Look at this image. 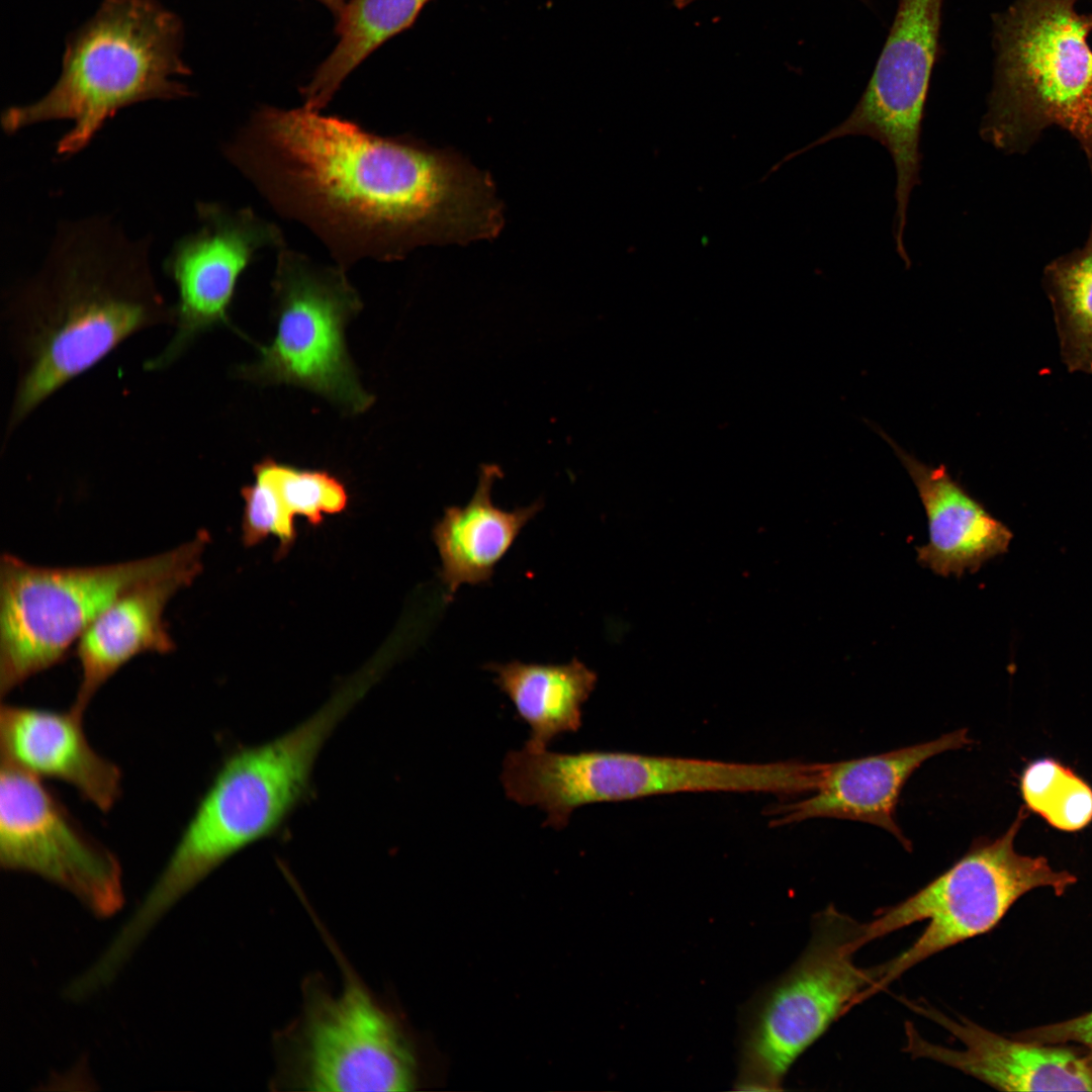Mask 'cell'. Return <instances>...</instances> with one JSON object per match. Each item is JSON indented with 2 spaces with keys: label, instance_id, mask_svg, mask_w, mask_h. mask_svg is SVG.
Wrapping results in <instances>:
<instances>
[{
  "label": "cell",
  "instance_id": "cell-1",
  "mask_svg": "<svg viewBox=\"0 0 1092 1092\" xmlns=\"http://www.w3.org/2000/svg\"><path fill=\"white\" fill-rule=\"evenodd\" d=\"M226 160L284 218L308 229L348 270L431 244L495 236L490 180L459 156L305 106H264L223 146Z\"/></svg>",
  "mask_w": 1092,
  "mask_h": 1092
},
{
  "label": "cell",
  "instance_id": "cell-2",
  "mask_svg": "<svg viewBox=\"0 0 1092 1092\" xmlns=\"http://www.w3.org/2000/svg\"><path fill=\"white\" fill-rule=\"evenodd\" d=\"M7 307L17 375L6 439L127 338L174 323L151 271L149 243L101 217L61 225L42 267Z\"/></svg>",
  "mask_w": 1092,
  "mask_h": 1092
},
{
  "label": "cell",
  "instance_id": "cell-3",
  "mask_svg": "<svg viewBox=\"0 0 1092 1092\" xmlns=\"http://www.w3.org/2000/svg\"><path fill=\"white\" fill-rule=\"evenodd\" d=\"M358 699L339 695L285 733L225 757L132 912L139 927L152 930L214 870L283 825L305 797L324 745Z\"/></svg>",
  "mask_w": 1092,
  "mask_h": 1092
},
{
  "label": "cell",
  "instance_id": "cell-4",
  "mask_svg": "<svg viewBox=\"0 0 1092 1092\" xmlns=\"http://www.w3.org/2000/svg\"><path fill=\"white\" fill-rule=\"evenodd\" d=\"M180 18L156 0H104L68 39L60 75L31 103L6 108L5 132L69 120L56 154L69 158L95 138L120 109L149 100H173L191 92L183 61Z\"/></svg>",
  "mask_w": 1092,
  "mask_h": 1092
},
{
  "label": "cell",
  "instance_id": "cell-5",
  "mask_svg": "<svg viewBox=\"0 0 1092 1092\" xmlns=\"http://www.w3.org/2000/svg\"><path fill=\"white\" fill-rule=\"evenodd\" d=\"M342 974L339 992L321 973L301 984L298 1014L272 1038L276 1091H411L416 1044L389 1002L355 971L307 899L302 901Z\"/></svg>",
  "mask_w": 1092,
  "mask_h": 1092
},
{
  "label": "cell",
  "instance_id": "cell-6",
  "mask_svg": "<svg viewBox=\"0 0 1092 1092\" xmlns=\"http://www.w3.org/2000/svg\"><path fill=\"white\" fill-rule=\"evenodd\" d=\"M1077 0H1016L994 17V81L982 139L1023 152L1058 125L1092 163V15Z\"/></svg>",
  "mask_w": 1092,
  "mask_h": 1092
},
{
  "label": "cell",
  "instance_id": "cell-7",
  "mask_svg": "<svg viewBox=\"0 0 1092 1092\" xmlns=\"http://www.w3.org/2000/svg\"><path fill=\"white\" fill-rule=\"evenodd\" d=\"M861 935L862 923L835 906L814 916L811 937L798 960L744 1007L736 1090H782L795 1062L859 1004L883 973L882 964L862 968L854 963Z\"/></svg>",
  "mask_w": 1092,
  "mask_h": 1092
},
{
  "label": "cell",
  "instance_id": "cell-8",
  "mask_svg": "<svg viewBox=\"0 0 1092 1092\" xmlns=\"http://www.w3.org/2000/svg\"><path fill=\"white\" fill-rule=\"evenodd\" d=\"M204 530L171 550L123 562L52 567L16 555L0 560V692L62 662L71 646L130 587L202 558Z\"/></svg>",
  "mask_w": 1092,
  "mask_h": 1092
},
{
  "label": "cell",
  "instance_id": "cell-9",
  "mask_svg": "<svg viewBox=\"0 0 1092 1092\" xmlns=\"http://www.w3.org/2000/svg\"><path fill=\"white\" fill-rule=\"evenodd\" d=\"M1021 807L1004 834L979 838L947 870L901 902L880 909L862 923V946L913 923L926 922L921 934L900 954L883 964L879 980L861 1001L885 990L928 958L992 930L1013 903L1028 891L1052 887L1062 895L1077 878L1051 868L1043 856L1021 855L1014 838L1027 817Z\"/></svg>",
  "mask_w": 1092,
  "mask_h": 1092
},
{
  "label": "cell",
  "instance_id": "cell-10",
  "mask_svg": "<svg viewBox=\"0 0 1092 1092\" xmlns=\"http://www.w3.org/2000/svg\"><path fill=\"white\" fill-rule=\"evenodd\" d=\"M346 273L336 263L278 250L271 282L275 337L259 347L258 361L241 367V376L305 388L347 414L366 412L374 396L361 385L345 339L347 324L363 304Z\"/></svg>",
  "mask_w": 1092,
  "mask_h": 1092
},
{
  "label": "cell",
  "instance_id": "cell-11",
  "mask_svg": "<svg viewBox=\"0 0 1092 1092\" xmlns=\"http://www.w3.org/2000/svg\"><path fill=\"white\" fill-rule=\"evenodd\" d=\"M943 0H898L889 34L869 83L850 114L797 155L846 135H867L891 155L896 169L893 238L904 246L909 197L919 184L924 108L939 49Z\"/></svg>",
  "mask_w": 1092,
  "mask_h": 1092
},
{
  "label": "cell",
  "instance_id": "cell-12",
  "mask_svg": "<svg viewBox=\"0 0 1092 1092\" xmlns=\"http://www.w3.org/2000/svg\"><path fill=\"white\" fill-rule=\"evenodd\" d=\"M0 863L69 892L108 918L124 904L118 858L83 830L42 780L1 760Z\"/></svg>",
  "mask_w": 1092,
  "mask_h": 1092
},
{
  "label": "cell",
  "instance_id": "cell-13",
  "mask_svg": "<svg viewBox=\"0 0 1092 1092\" xmlns=\"http://www.w3.org/2000/svg\"><path fill=\"white\" fill-rule=\"evenodd\" d=\"M199 226L180 238L163 268L177 290L174 334L165 348L145 363L159 371L175 363L203 333L229 324V309L239 278L266 248L286 247L282 230L251 207L196 204Z\"/></svg>",
  "mask_w": 1092,
  "mask_h": 1092
},
{
  "label": "cell",
  "instance_id": "cell-14",
  "mask_svg": "<svg viewBox=\"0 0 1092 1092\" xmlns=\"http://www.w3.org/2000/svg\"><path fill=\"white\" fill-rule=\"evenodd\" d=\"M913 1012L935 1022L962 1043L952 1049L923 1037L906 1021L904 1052L953 1068L1002 1091H1092V1057L1075 1048L1007 1037L923 999L900 997Z\"/></svg>",
  "mask_w": 1092,
  "mask_h": 1092
},
{
  "label": "cell",
  "instance_id": "cell-15",
  "mask_svg": "<svg viewBox=\"0 0 1092 1092\" xmlns=\"http://www.w3.org/2000/svg\"><path fill=\"white\" fill-rule=\"evenodd\" d=\"M971 742L968 729L960 728L927 742L826 763L818 788L808 798L771 808L770 825H788L811 818L860 821L887 830L905 849L911 850L910 840L896 821L903 787L927 759Z\"/></svg>",
  "mask_w": 1092,
  "mask_h": 1092
},
{
  "label": "cell",
  "instance_id": "cell-16",
  "mask_svg": "<svg viewBox=\"0 0 1092 1092\" xmlns=\"http://www.w3.org/2000/svg\"><path fill=\"white\" fill-rule=\"evenodd\" d=\"M83 715L73 707L53 711L2 703L1 760L40 780L65 782L105 813L120 798L122 775L89 743Z\"/></svg>",
  "mask_w": 1092,
  "mask_h": 1092
},
{
  "label": "cell",
  "instance_id": "cell-17",
  "mask_svg": "<svg viewBox=\"0 0 1092 1092\" xmlns=\"http://www.w3.org/2000/svg\"><path fill=\"white\" fill-rule=\"evenodd\" d=\"M201 559L130 587L96 617L76 644L81 679L71 707L85 713L101 687L138 655L176 649L164 612L170 600L199 575Z\"/></svg>",
  "mask_w": 1092,
  "mask_h": 1092
},
{
  "label": "cell",
  "instance_id": "cell-18",
  "mask_svg": "<svg viewBox=\"0 0 1092 1092\" xmlns=\"http://www.w3.org/2000/svg\"><path fill=\"white\" fill-rule=\"evenodd\" d=\"M921 498L928 521V543L916 547L917 561L941 576L977 571L1007 551L1012 533L957 480L944 465L931 466L903 450L883 431Z\"/></svg>",
  "mask_w": 1092,
  "mask_h": 1092
},
{
  "label": "cell",
  "instance_id": "cell-19",
  "mask_svg": "<svg viewBox=\"0 0 1092 1092\" xmlns=\"http://www.w3.org/2000/svg\"><path fill=\"white\" fill-rule=\"evenodd\" d=\"M500 476L496 465H483L469 502L447 507L432 530L447 600L463 584L489 582L497 563L543 508L542 500L512 511L496 507L491 488Z\"/></svg>",
  "mask_w": 1092,
  "mask_h": 1092
},
{
  "label": "cell",
  "instance_id": "cell-20",
  "mask_svg": "<svg viewBox=\"0 0 1092 1092\" xmlns=\"http://www.w3.org/2000/svg\"><path fill=\"white\" fill-rule=\"evenodd\" d=\"M485 668L495 674L494 684L529 725L526 746L547 748L556 737L581 727L582 706L597 674L577 658L566 663L492 662Z\"/></svg>",
  "mask_w": 1092,
  "mask_h": 1092
},
{
  "label": "cell",
  "instance_id": "cell-21",
  "mask_svg": "<svg viewBox=\"0 0 1092 1092\" xmlns=\"http://www.w3.org/2000/svg\"><path fill=\"white\" fill-rule=\"evenodd\" d=\"M431 0H348L339 15V40L309 83L303 106L320 111L343 81L385 40L413 24Z\"/></svg>",
  "mask_w": 1092,
  "mask_h": 1092
},
{
  "label": "cell",
  "instance_id": "cell-22",
  "mask_svg": "<svg viewBox=\"0 0 1092 1092\" xmlns=\"http://www.w3.org/2000/svg\"><path fill=\"white\" fill-rule=\"evenodd\" d=\"M1043 283L1055 312L1064 363L1070 372L1092 375V223L1081 249L1046 266Z\"/></svg>",
  "mask_w": 1092,
  "mask_h": 1092
},
{
  "label": "cell",
  "instance_id": "cell-23",
  "mask_svg": "<svg viewBox=\"0 0 1092 1092\" xmlns=\"http://www.w3.org/2000/svg\"><path fill=\"white\" fill-rule=\"evenodd\" d=\"M1025 807L1050 825L1077 831L1092 821V789L1070 767L1053 758L1037 759L1022 772Z\"/></svg>",
  "mask_w": 1092,
  "mask_h": 1092
},
{
  "label": "cell",
  "instance_id": "cell-24",
  "mask_svg": "<svg viewBox=\"0 0 1092 1092\" xmlns=\"http://www.w3.org/2000/svg\"><path fill=\"white\" fill-rule=\"evenodd\" d=\"M274 487L285 509L318 526L324 518L344 512L349 494L342 480L323 469H302L266 457L253 468Z\"/></svg>",
  "mask_w": 1092,
  "mask_h": 1092
},
{
  "label": "cell",
  "instance_id": "cell-25",
  "mask_svg": "<svg viewBox=\"0 0 1092 1092\" xmlns=\"http://www.w3.org/2000/svg\"><path fill=\"white\" fill-rule=\"evenodd\" d=\"M254 475L255 481L241 489L243 543L251 547L269 535L276 536L280 543L277 555L283 557L296 538L294 517L285 509L271 483L261 475Z\"/></svg>",
  "mask_w": 1092,
  "mask_h": 1092
},
{
  "label": "cell",
  "instance_id": "cell-26",
  "mask_svg": "<svg viewBox=\"0 0 1092 1092\" xmlns=\"http://www.w3.org/2000/svg\"><path fill=\"white\" fill-rule=\"evenodd\" d=\"M1014 1035L1037 1043H1079L1092 1057V1012L1066 1021L1026 1029Z\"/></svg>",
  "mask_w": 1092,
  "mask_h": 1092
},
{
  "label": "cell",
  "instance_id": "cell-27",
  "mask_svg": "<svg viewBox=\"0 0 1092 1092\" xmlns=\"http://www.w3.org/2000/svg\"><path fill=\"white\" fill-rule=\"evenodd\" d=\"M318 1L324 3L326 6H328L330 9H332L335 13H338L339 15L343 11L345 5L348 2L347 0H318Z\"/></svg>",
  "mask_w": 1092,
  "mask_h": 1092
}]
</instances>
